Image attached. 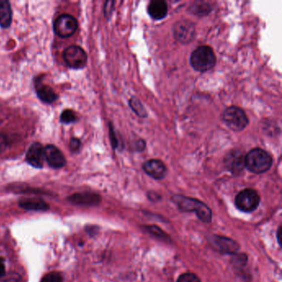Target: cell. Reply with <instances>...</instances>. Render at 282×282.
<instances>
[{"label":"cell","mask_w":282,"mask_h":282,"mask_svg":"<svg viewBox=\"0 0 282 282\" xmlns=\"http://www.w3.org/2000/svg\"><path fill=\"white\" fill-rule=\"evenodd\" d=\"M172 200L181 211L194 212L198 218L204 223L211 222V209L202 201L193 198L186 197L184 195H174Z\"/></svg>","instance_id":"obj_1"},{"label":"cell","mask_w":282,"mask_h":282,"mask_svg":"<svg viewBox=\"0 0 282 282\" xmlns=\"http://www.w3.org/2000/svg\"><path fill=\"white\" fill-rule=\"evenodd\" d=\"M271 165L272 158L263 149H252L245 157V167L255 174L265 173L270 169Z\"/></svg>","instance_id":"obj_2"},{"label":"cell","mask_w":282,"mask_h":282,"mask_svg":"<svg viewBox=\"0 0 282 282\" xmlns=\"http://www.w3.org/2000/svg\"><path fill=\"white\" fill-rule=\"evenodd\" d=\"M190 62L195 71L205 72L214 68L216 64V57L211 47L200 46L191 53Z\"/></svg>","instance_id":"obj_3"},{"label":"cell","mask_w":282,"mask_h":282,"mask_svg":"<svg viewBox=\"0 0 282 282\" xmlns=\"http://www.w3.org/2000/svg\"><path fill=\"white\" fill-rule=\"evenodd\" d=\"M221 118L227 127L234 132H241L245 129L249 122L244 111L237 106L226 108L222 113Z\"/></svg>","instance_id":"obj_4"},{"label":"cell","mask_w":282,"mask_h":282,"mask_svg":"<svg viewBox=\"0 0 282 282\" xmlns=\"http://www.w3.org/2000/svg\"><path fill=\"white\" fill-rule=\"evenodd\" d=\"M260 200V196L256 191L252 189H245L236 196L235 205L241 211L251 213L257 209Z\"/></svg>","instance_id":"obj_5"},{"label":"cell","mask_w":282,"mask_h":282,"mask_svg":"<svg viewBox=\"0 0 282 282\" xmlns=\"http://www.w3.org/2000/svg\"><path fill=\"white\" fill-rule=\"evenodd\" d=\"M64 61L70 68L83 69L87 64V54L79 46H71L64 51Z\"/></svg>","instance_id":"obj_6"},{"label":"cell","mask_w":282,"mask_h":282,"mask_svg":"<svg viewBox=\"0 0 282 282\" xmlns=\"http://www.w3.org/2000/svg\"><path fill=\"white\" fill-rule=\"evenodd\" d=\"M53 29L60 38H70L77 30L78 22L72 15H62L56 19Z\"/></svg>","instance_id":"obj_7"},{"label":"cell","mask_w":282,"mask_h":282,"mask_svg":"<svg viewBox=\"0 0 282 282\" xmlns=\"http://www.w3.org/2000/svg\"><path fill=\"white\" fill-rule=\"evenodd\" d=\"M173 35L176 40L182 44H188L195 39V24L189 20H181L175 24L173 28Z\"/></svg>","instance_id":"obj_8"},{"label":"cell","mask_w":282,"mask_h":282,"mask_svg":"<svg viewBox=\"0 0 282 282\" xmlns=\"http://www.w3.org/2000/svg\"><path fill=\"white\" fill-rule=\"evenodd\" d=\"M224 164L227 169L233 174H240L245 167V157L243 153L239 150L231 151L226 156Z\"/></svg>","instance_id":"obj_9"},{"label":"cell","mask_w":282,"mask_h":282,"mask_svg":"<svg viewBox=\"0 0 282 282\" xmlns=\"http://www.w3.org/2000/svg\"><path fill=\"white\" fill-rule=\"evenodd\" d=\"M27 163L35 168H43L45 161V148L40 143H34L29 147L26 154Z\"/></svg>","instance_id":"obj_10"},{"label":"cell","mask_w":282,"mask_h":282,"mask_svg":"<svg viewBox=\"0 0 282 282\" xmlns=\"http://www.w3.org/2000/svg\"><path fill=\"white\" fill-rule=\"evenodd\" d=\"M45 160L50 167L54 169H60L66 164V158L58 148L54 145H47L45 148Z\"/></svg>","instance_id":"obj_11"},{"label":"cell","mask_w":282,"mask_h":282,"mask_svg":"<svg viewBox=\"0 0 282 282\" xmlns=\"http://www.w3.org/2000/svg\"><path fill=\"white\" fill-rule=\"evenodd\" d=\"M143 169L147 174L155 180H163L167 174V168L162 161L152 159L143 165Z\"/></svg>","instance_id":"obj_12"},{"label":"cell","mask_w":282,"mask_h":282,"mask_svg":"<svg viewBox=\"0 0 282 282\" xmlns=\"http://www.w3.org/2000/svg\"><path fill=\"white\" fill-rule=\"evenodd\" d=\"M35 89L39 99L46 104H52L58 98L54 90L48 85H44L40 78H37L35 80Z\"/></svg>","instance_id":"obj_13"},{"label":"cell","mask_w":282,"mask_h":282,"mask_svg":"<svg viewBox=\"0 0 282 282\" xmlns=\"http://www.w3.org/2000/svg\"><path fill=\"white\" fill-rule=\"evenodd\" d=\"M148 13L154 20H162L168 15V5L164 0H153L149 5Z\"/></svg>","instance_id":"obj_14"},{"label":"cell","mask_w":282,"mask_h":282,"mask_svg":"<svg viewBox=\"0 0 282 282\" xmlns=\"http://www.w3.org/2000/svg\"><path fill=\"white\" fill-rule=\"evenodd\" d=\"M69 201L78 205H94L99 204L100 197L91 192L74 194L68 198Z\"/></svg>","instance_id":"obj_15"},{"label":"cell","mask_w":282,"mask_h":282,"mask_svg":"<svg viewBox=\"0 0 282 282\" xmlns=\"http://www.w3.org/2000/svg\"><path fill=\"white\" fill-rule=\"evenodd\" d=\"M12 19V8L10 3L7 0H0V26L4 29L10 28Z\"/></svg>","instance_id":"obj_16"},{"label":"cell","mask_w":282,"mask_h":282,"mask_svg":"<svg viewBox=\"0 0 282 282\" xmlns=\"http://www.w3.org/2000/svg\"><path fill=\"white\" fill-rule=\"evenodd\" d=\"M19 206L28 210H47L49 209V205H47V203L37 198L20 200Z\"/></svg>","instance_id":"obj_17"},{"label":"cell","mask_w":282,"mask_h":282,"mask_svg":"<svg viewBox=\"0 0 282 282\" xmlns=\"http://www.w3.org/2000/svg\"><path fill=\"white\" fill-rule=\"evenodd\" d=\"M214 243L219 246V249L222 252H228V253H232L235 252L238 249V245L237 242L232 241L228 238H222V237H214Z\"/></svg>","instance_id":"obj_18"},{"label":"cell","mask_w":282,"mask_h":282,"mask_svg":"<svg viewBox=\"0 0 282 282\" xmlns=\"http://www.w3.org/2000/svg\"><path fill=\"white\" fill-rule=\"evenodd\" d=\"M189 11L192 15H197V16L203 17L209 15L211 12V6L209 4L202 1L195 2L189 7Z\"/></svg>","instance_id":"obj_19"},{"label":"cell","mask_w":282,"mask_h":282,"mask_svg":"<svg viewBox=\"0 0 282 282\" xmlns=\"http://www.w3.org/2000/svg\"><path fill=\"white\" fill-rule=\"evenodd\" d=\"M130 107L134 111V113L140 118H146L148 117V112L144 104L136 97H132L128 101Z\"/></svg>","instance_id":"obj_20"},{"label":"cell","mask_w":282,"mask_h":282,"mask_svg":"<svg viewBox=\"0 0 282 282\" xmlns=\"http://www.w3.org/2000/svg\"><path fill=\"white\" fill-rule=\"evenodd\" d=\"M61 122L64 124H70L77 119L75 112L71 109H65L61 114Z\"/></svg>","instance_id":"obj_21"},{"label":"cell","mask_w":282,"mask_h":282,"mask_svg":"<svg viewBox=\"0 0 282 282\" xmlns=\"http://www.w3.org/2000/svg\"><path fill=\"white\" fill-rule=\"evenodd\" d=\"M63 281V277L60 272H51L48 273L43 278V280L41 282H62Z\"/></svg>","instance_id":"obj_22"},{"label":"cell","mask_w":282,"mask_h":282,"mask_svg":"<svg viewBox=\"0 0 282 282\" xmlns=\"http://www.w3.org/2000/svg\"><path fill=\"white\" fill-rule=\"evenodd\" d=\"M177 282H201L200 278L194 273H184L179 276Z\"/></svg>","instance_id":"obj_23"},{"label":"cell","mask_w":282,"mask_h":282,"mask_svg":"<svg viewBox=\"0 0 282 282\" xmlns=\"http://www.w3.org/2000/svg\"><path fill=\"white\" fill-rule=\"evenodd\" d=\"M9 139L5 134L0 132V154L5 153L9 147Z\"/></svg>","instance_id":"obj_24"},{"label":"cell","mask_w":282,"mask_h":282,"mask_svg":"<svg viewBox=\"0 0 282 282\" xmlns=\"http://www.w3.org/2000/svg\"><path fill=\"white\" fill-rule=\"evenodd\" d=\"M81 146V142L80 139L72 137L70 141V149L72 153H78L80 149Z\"/></svg>","instance_id":"obj_25"},{"label":"cell","mask_w":282,"mask_h":282,"mask_svg":"<svg viewBox=\"0 0 282 282\" xmlns=\"http://www.w3.org/2000/svg\"><path fill=\"white\" fill-rule=\"evenodd\" d=\"M109 136H110V142L113 149H116L118 147V140L116 136L115 132L113 130V126L109 123Z\"/></svg>","instance_id":"obj_26"},{"label":"cell","mask_w":282,"mask_h":282,"mask_svg":"<svg viewBox=\"0 0 282 282\" xmlns=\"http://www.w3.org/2000/svg\"><path fill=\"white\" fill-rule=\"evenodd\" d=\"M113 5H114V2L113 1H107L104 5V15H105L106 18H109L112 15V12L113 10Z\"/></svg>","instance_id":"obj_27"},{"label":"cell","mask_w":282,"mask_h":282,"mask_svg":"<svg viewBox=\"0 0 282 282\" xmlns=\"http://www.w3.org/2000/svg\"><path fill=\"white\" fill-rule=\"evenodd\" d=\"M135 146H136V151H138V152H143V151L146 148V143L144 140H138V141L136 142V144H135Z\"/></svg>","instance_id":"obj_28"},{"label":"cell","mask_w":282,"mask_h":282,"mask_svg":"<svg viewBox=\"0 0 282 282\" xmlns=\"http://www.w3.org/2000/svg\"><path fill=\"white\" fill-rule=\"evenodd\" d=\"M5 272L6 270H5V260L2 257H0V278L5 275Z\"/></svg>","instance_id":"obj_29"},{"label":"cell","mask_w":282,"mask_h":282,"mask_svg":"<svg viewBox=\"0 0 282 282\" xmlns=\"http://www.w3.org/2000/svg\"><path fill=\"white\" fill-rule=\"evenodd\" d=\"M5 282H20V278H19V275H12L11 277L6 279Z\"/></svg>","instance_id":"obj_30"}]
</instances>
